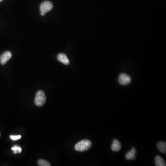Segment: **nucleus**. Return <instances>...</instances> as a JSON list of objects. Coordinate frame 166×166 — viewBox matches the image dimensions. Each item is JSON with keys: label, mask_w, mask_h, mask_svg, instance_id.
Masks as SVG:
<instances>
[{"label": "nucleus", "mask_w": 166, "mask_h": 166, "mask_svg": "<svg viewBox=\"0 0 166 166\" xmlns=\"http://www.w3.org/2000/svg\"><path fill=\"white\" fill-rule=\"evenodd\" d=\"M57 59L58 61L62 63L63 64H65L66 65H69L70 62H69L68 58L65 54H59L58 55Z\"/></svg>", "instance_id": "obj_7"}, {"label": "nucleus", "mask_w": 166, "mask_h": 166, "mask_svg": "<svg viewBox=\"0 0 166 166\" xmlns=\"http://www.w3.org/2000/svg\"><path fill=\"white\" fill-rule=\"evenodd\" d=\"M3 1V0H0V2H1V1Z\"/></svg>", "instance_id": "obj_14"}, {"label": "nucleus", "mask_w": 166, "mask_h": 166, "mask_svg": "<svg viewBox=\"0 0 166 166\" xmlns=\"http://www.w3.org/2000/svg\"><path fill=\"white\" fill-rule=\"evenodd\" d=\"M53 5L52 3L49 1H45L41 4L40 7L41 11V15L42 16L45 15V14L52 9Z\"/></svg>", "instance_id": "obj_3"}, {"label": "nucleus", "mask_w": 166, "mask_h": 166, "mask_svg": "<svg viewBox=\"0 0 166 166\" xmlns=\"http://www.w3.org/2000/svg\"><path fill=\"white\" fill-rule=\"evenodd\" d=\"M155 163L157 166H165L166 165L164 159L159 156H157L155 158Z\"/></svg>", "instance_id": "obj_9"}, {"label": "nucleus", "mask_w": 166, "mask_h": 166, "mask_svg": "<svg viewBox=\"0 0 166 166\" xmlns=\"http://www.w3.org/2000/svg\"><path fill=\"white\" fill-rule=\"evenodd\" d=\"M137 153V151L135 148H133L131 151L125 154V158L128 160H134L136 159L135 154Z\"/></svg>", "instance_id": "obj_6"}, {"label": "nucleus", "mask_w": 166, "mask_h": 166, "mask_svg": "<svg viewBox=\"0 0 166 166\" xmlns=\"http://www.w3.org/2000/svg\"><path fill=\"white\" fill-rule=\"evenodd\" d=\"M158 149L161 152L166 154V143L165 142H160L157 145Z\"/></svg>", "instance_id": "obj_10"}, {"label": "nucleus", "mask_w": 166, "mask_h": 166, "mask_svg": "<svg viewBox=\"0 0 166 166\" xmlns=\"http://www.w3.org/2000/svg\"><path fill=\"white\" fill-rule=\"evenodd\" d=\"M11 149L14 152H18L20 153L21 151H22L21 148L20 147L17 146V145H15L14 147L12 148Z\"/></svg>", "instance_id": "obj_12"}, {"label": "nucleus", "mask_w": 166, "mask_h": 166, "mask_svg": "<svg viewBox=\"0 0 166 166\" xmlns=\"http://www.w3.org/2000/svg\"><path fill=\"white\" fill-rule=\"evenodd\" d=\"M38 165L40 166H50V163L46 160L40 159L38 161Z\"/></svg>", "instance_id": "obj_11"}, {"label": "nucleus", "mask_w": 166, "mask_h": 166, "mask_svg": "<svg viewBox=\"0 0 166 166\" xmlns=\"http://www.w3.org/2000/svg\"><path fill=\"white\" fill-rule=\"evenodd\" d=\"M12 56V54L10 51H6L3 53L0 57V63L2 65H5L11 58Z\"/></svg>", "instance_id": "obj_5"}, {"label": "nucleus", "mask_w": 166, "mask_h": 166, "mask_svg": "<svg viewBox=\"0 0 166 166\" xmlns=\"http://www.w3.org/2000/svg\"><path fill=\"white\" fill-rule=\"evenodd\" d=\"M0 136H1V133H0Z\"/></svg>", "instance_id": "obj_15"}, {"label": "nucleus", "mask_w": 166, "mask_h": 166, "mask_svg": "<svg viewBox=\"0 0 166 166\" xmlns=\"http://www.w3.org/2000/svg\"><path fill=\"white\" fill-rule=\"evenodd\" d=\"M21 138V136L20 135H10V138L12 140H19V139H20V138Z\"/></svg>", "instance_id": "obj_13"}, {"label": "nucleus", "mask_w": 166, "mask_h": 166, "mask_svg": "<svg viewBox=\"0 0 166 166\" xmlns=\"http://www.w3.org/2000/svg\"><path fill=\"white\" fill-rule=\"evenodd\" d=\"M46 97L44 92L42 91H39L37 92L35 99V104L38 107H41L45 104Z\"/></svg>", "instance_id": "obj_2"}, {"label": "nucleus", "mask_w": 166, "mask_h": 166, "mask_svg": "<svg viewBox=\"0 0 166 166\" xmlns=\"http://www.w3.org/2000/svg\"><path fill=\"white\" fill-rule=\"evenodd\" d=\"M131 78L126 73H121L119 77V82L120 84L122 86H126L131 82Z\"/></svg>", "instance_id": "obj_4"}, {"label": "nucleus", "mask_w": 166, "mask_h": 166, "mask_svg": "<svg viewBox=\"0 0 166 166\" xmlns=\"http://www.w3.org/2000/svg\"><path fill=\"white\" fill-rule=\"evenodd\" d=\"M121 145L120 142L117 139H114L111 145V149L115 152H119L121 149Z\"/></svg>", "instance_id": "obj_8"}, {"label": "nucleus", "mask_w": 166, "mask_h": 166, "mask_svg": "<svg viewBox=\"0 0 166 166\" xmlns=\"http://www.w3.org/2000/svg\"><path fill=\"white\" fill-rule=\"evenodd\" d=\"M92 146V143L90 140L84 139L78 142L76 144L74 148L77 152H83L88 151Z\"/></svg>", "instance_id": "obj_1"}]
</instances>
